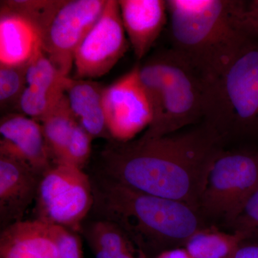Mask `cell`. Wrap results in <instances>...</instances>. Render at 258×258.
Instances as JSON below:
<instances>
[{
  "mask_svg": "<svg viewBox=\"0 0 258 258\" xmlns=\"http://www.w3.org/2000/svg\"><path fill=\"white\" fill-rule=\"evenodd\" d=\"M225 148L203 123L157 138L110 140L101 153L98 174L142 192L187 204L199 211L209 171Z\"/></svg>",
  "mask_w": 258,
  "mask_h": 258,
  "instance_id": "obj_1",
  "label": "cell"
},
{
  "mask_svg": "<svg viewBox=\"0 0 258 258\" xmlns=\"http://www.w3.org/2000/svg\"><path fill=\"white\" fill-rule=\"evenodd\" d=\"M91 179L96 219L120 226L149 257L184 247L206 226L200 212L187 204L142 192L100 174Z\"/></svg>",
  "mask_w": 258,
  "mask_h": 258,
  "instance_id": "obj_2",
  "label": "cell"
},
{
  "mask_svg": "<svg viewBox=\"0 0 258 258\" xmlns=\"http://www.w3.org/2000/svg\"><path fill=\"white\" fill-rule=\"evenodd\" d=\"M240 0H168L172 49L204 79L217 76L255 39L242 23Z\"/></svg>",
  "mask_w": 258,
  "mask_h": 258,
  "instance_id": "obj_3",
  "label": "cell"
},
{
  "mask_svg": "<svg viewBox=\"0 0 258 258\" xmlns=\"http://www.w3.org/2000/svg\"><path fill=\"white\" fill-rule=\"evenodd\" d=\"M203 123L227 144L258 149V40L205 79Z\"/></svg>",
  "mask_w": 258,
  "mask_h": 258,
  "instance_id": "obj_4",
  "label": "cell"
},
{
  "mask_svg": "<svg viewBox=\"0 0 258 258\" xmlns=\"http://www.w3.org/2000/svg\"><path fill=\"white\" fill-rule=\"evenodd\" d=\"M163 73L160 106L144 138L176 133L203 120L205 79L182 56L173 50L158 54Z\"/></svg>",
  "mask_w": 258,
  "mask_h": 258,
  "instance_id": "obj_5",
  "label": "cell"
},
{
  "mask_svg": "<svg viewBox=\"0 0 258 258\" xmlns=\"http://www.w3.org/2000/svg\"><path fill=\"white\" fill-rule=\"evenodd\" d=\"M257 187L258 149L225 148L209 171L199 212L228 224Z\"/></svg>",
  "mask_w": 258,
  "mask_h": 258,
  "instance_id": "obj_6",
  "label": "cell"
},
{
  "mask_svg": "<svg viewBox=\"0 0 258 258\" xmlns=\"http://www.w3.org/2000/svg\"><path fill=\"white\" fill-rule=\"evenodd\" d=\"M35 201V220L79 232L93 206L91 176L79 168L55 164L42 175Z\"/></svg>",
  "mask_w": 258,
  "mask_h": 258,
  "instance_id": "obj_7",
  "label": "cell"
},
{
  "mask_svg": "<svg viewBox=\"0 0 258 258\" xmlns=\"http://www.w3.org/2000/svg\"><path fill=\"white\" fill-rule=\"evenodd\" d=\"M128 48L118 1L107 0L101 16L75 53V79L93 80L105 76Z\"/></svg>",
  "mask_w": 258,
  "mask_h": 258,
  "instance_id": "obj_8",
  "label": "cell"
},
{
  "mask_svg": "<svg viewBox=\"0 0 258 258\" xmlns=\"http://www.w3.org/2000/svg\"><path fill=\"white\" fill-rule=\"evenodd\" d=\"M107 0H64L42 36L44 52L66 77L75 53L101 16Z\"/></svg>",
  "mask_w": 258,
  "mask_h": 258,
  "instance_id": "obj_9",
  "label": "cell"
},
{
  "mask_svg": "<svg viewBox=\"0 0 258 258\" xmlns=\"http://www.w3.org/2000/svg\"><path fill=\"white\" fill-rule=\"evenodd\" d=\"M103 106L111 140L126 142L152 123L153 112L139 76V66L104 88Z\"/></svg>",
  "mask_w": 258,
  "mask_h": 258,
  "instance_id": "obj_10",
  "label": "cell"
},
{
  "mask_svg": "<svg viewBox=\"0 0 258 258\" xmlns=\"http://www.w3.org/2000/svg\"><path fill=\"white\" fill-rule=\"evenodd\" d=\"M0 154L23 161L42 176L54 165L37 120L23 113H8L0 121Z\"/></svg>",
  "mask_w": 258,
  "mask_h": 258,
  "instance_id": "obj_11",
  "label": "cell"
},
{
  "mask_svg": "<svg viewBox=\"0 0 258 258\" xmlns=\"http://www.w3.org/2000/svg\"><path fill=\"white\" fill-rule=\"evenodd\" d=\"M41 176L23 161L0 154V225L2 230L23 221L36 198Z\"/></svg>",
  "mask_w": 258,
  "mask_h": 258,
  "instance_id": "obj_12",
  "label": "cell"
},
{
  "mask_svg": "<svg viewBox=\"0 0 258 258\" xmlns=\"http://www.w3.org/2000/svg\"><path fill=\"white\" fill-rule=\"evenodd\" d=\"M42 50V32L36 23L1 1L0 67L27 66Z\"/></svg>",
  "mask_w": 258,
  "mask_h": 258,
  "instance_id": "obj_13",
  "label": "cell"
},
{
  "mask_svg": "<svg viewBox=\"0 0 258 258\" xmlns=\"http://www.w3.org/2000/svg\"><path fill=\"white\" fill-rule=\"evenodd\" d=\"M127 38L137 60H142L160 36L167 21L164 0H118Z\"/></svg>",
  "mask_w": 258,
  "mask_h": 258,
  "instance_id": "obj_14",
  "label": "cell"
},
{
  "mask_svg": "<svg viewBox=\"0 0 258 258\" xmlns=\"http://www.w3.org/2000/svg\"><path fill=\"white\" fill-rule=\"evenodd\" d=\"M59 227L37 220L8 226L0 235V258H60Z\"/></svg>",
  "mask_w": 258,
  "mask_h": 258,
  "instance_id": "obj_15",
  "label": "cell"
},
{
  "mask_svg": "<svg viewBox=\"0 0 258 258\" xmlns=\"http://www.w3.org/2000/svg\"><path fill=\"white\" fill-rule=\"evenodd\" d=\"M104 88L93 80L71 79L66 95L78 123L92 138L110 141L103 106Z\"/></svg>",
  "mask_w": 258,
  "mask_h": 258,
  "instance_id": "obj_16",
  "label": "cell"
},
{
  "mask_svg": "<svg viewBox=\"0 0 258 258\" xmlns=\"http://www.w3.org/2000/svg\"><path fill=\"white\" fill-rule=\"evenodd\" d=\"M244 242L242 234L205 226L189 237L184 247L192 258H227Z\"/></svg>",
  "mask_w": 258,
  "mask_h": 258,
  "instance_id": "obj_17",
  "label": "cell"
},
{
  "mask_svg": "<svg viewBox=\"0 0 258 258\" xmlns=\"http://www.w3.org/2000/svg\"><path fill=\"white\" fill-rule=\"evenodd\" d=\"M40 123L51 158L54 164H57L78 123L66 95L40 120Z\"/></svg>",
  "mask_w": 258,
  "mask_h": 258,
  "instance_id": "obj_18",
  "label": "cell"
},
{
  "mask_svg": "<svg viewBox=\"0 0 258 258\" xmlns=\"http://www.w3.org/2000/svg\"><path fill=\"white\" fill-rule=\"evenodd\" d=\"M81 231L93 252L115 254L142 250L120 226L108 220L96 219L82 226Z\"/></svg>",
  "mask_w": 258,
  "mask_h": 258,
  "instance_id": "obj_19",
  "label": "cell"
},
{
  "mask_svg": "<svg viewBox=\"0 0 258 258\" xmlns=\"http://www.w3.org/2000/svg\"><path fill=\"white\" fill-rule=\"evenodd\" d=\"M71 77H66L54 66L44 50L38 54L26 67L27 86L38 89L67 90Z\"/></svg>",
  "mask_w": 258,
  "mask_h": 258,
  "instance_id": "obj_20",
  "label": "cell"
},
{
  "mask_svg": "<svg viewBox=\"0 0 258 258\" xmlns=\"http://www.w3.org/2000/svg\"><path fill=\"white\" fill-rule=\"evenodd\" d=\"M66 93V88L45 90L27 86L19 102L18 110L26 116L40 121L62 99Z\"/></svg>",
  "mask_w": 258,
  "mask_h": 258,
  "instance_id": "obj_21",
  "label": "cell"
},
{
  "mask_svg": "<svg viewBox=\"0 0 258 258\" xmlns=\"http://www.w3.org/2000/svg\"><path fill=\"white\" fill-rule=\"evenodd\" d=\"M26 67H0V106L2 110L18 109L27 87Z\"/></svg>",
  "mask_w": 258,
  "mask_h": 258,
  "instance_id": "obj_22",
  "label": "cell"
},
{
  "mask_svg": "<svg viewBox=\"0 0 258 258\" xmlns=\"http://www.w3.org/2000/svg\"><path fill=\"white\" fill-rule=\"evenodd\" d=\"M12 9L25 15L40 28L43 36L64 0H9L3 1Z\"/></svg>",
  "mask_w": 258,
  "mask_h": 258,
  "instance_id": "obj_23",
  "label": "cell"
},
{
  "mask_svg": "<svg viewBox=\"0 0 258 258\" xmlns=\"http://www.w3.org/2000/svg\"><path fill=\"white\" fill-rule=\"evenodd\" d=\"M227 225L232 232L242 234L245 242L258 244V187Z\"/></svg>",
  "mask_w": 258,
  "mask_h": 258,
  "instance_id": "obj_24",
  "label": "cell"
},
{
  "mask_svg": "<svg viewBox=\"0 0 258 258\" xmlns=\"http://www.w3.org/2000/svg\"><path fill=\"white\" fill-rule=\"evenodd\" d=\"M93 140L92 137L78 123L57 164H67L83 169L91 156Z\"/></svg>",
  "mask_w": 258,
  "mask_h": 258,
  "instance_id": "obj_25",
  "label": "cell"
},
{
  "mask_svg": "<svg viewBox=\"0 0 258 258\" xmlns=\"http://www.w3.org/2000/svg\"><path fill=\"white\" fill-rule=\"evenodd\" d=\"M60 258H83L82 242L78 232L59 227Z\"/></svg>",
  "mask_w": 258,
  "mask_h": 258,
  "instance_id": "obj_26",
  "label": "cell"
},
{
  "mask_svg": "<svg viewBox=\"0 0 258 258\" xmlns=\"http://www.w3.org/2000/svg\"><path fill=\"white\" fill-rule=\"evenodd\" d=\"M241 18L246 31L258 40V0L244 1Z\"/></svg>",
  "mask_w": 258,
  "mask_h": 258,
  "instance_id": "obj_27",
  "label": "cell"
},
{
  "mask_svg": "<svg viewBox=\"0 0 258 258\" xmlns=\"http://www.w3.org/2000/svg\"><path fill=\"white\" fill-rule=\"evenodd\" d=\"M227 258H258V244L244 242Z\"/></svg>",
  "mask_w": 258,
  "mask_h": 258,
  "instance_id": "obj_28",
  "label": "cell"
},
{
  "mask_svg": "<svg viewBox=\"0 0 258 258\" xmlns=\"http://www.w3.org/2000/svg\"><path fill=\"white\" fill-rule=\"evenodd\" d=\"M154 258H192L184 247H174L162 251Z\"/></svg>",
  "mask_w": 258,
  "mask_h": 258,
  "instance_id": "obj_29",
  "label": "cell"
}]
</instances>
